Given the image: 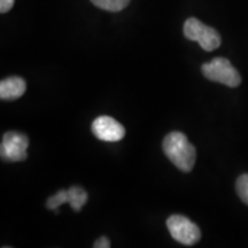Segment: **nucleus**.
I'll use <instances>...</instances> for the list:
<instances>
[{
	"label": "nucleus",
	"instance_id": "2",
	"mask_svg": "<svg viewBox=\"0 0 248 248\" xmlns=\"http://www.w3.org/2000/svg\"><path fill=\"white\" fill-rule=\"evenodd\" d=\"M203 76L213 82L221 83L229 88H237L241 83V76L231 62L225 58H215L201 67Z\"/></svg>",
	"mask_w": 248,
	"mask_h": 248
},
{
	"label": "nucleus",
	"instance_id": "4",
	"mask_svg": "<svg viewBox=\"0 0 248 248\" xmlns=\"http://www.w3.org/2000/svg\"><path fill=\"white\" fill-rule=\"evenodd\" d=\"M167 228L173 239L185 246H192L197 244L201 238L200 229L186 216H170L167 219Z\"/></svg>",
	"mask_w": 248,
	"mask_h": 248
},
{
	"label": "nucleus",
	"instance_id": "9",
	"mask_svg": "<svg viewBox=\"0 0 248 248\" xmlns=\"http://www.w3.org/2000/svg\"><path fill=\"white\" fill-rule=\"evenodd\" d=\"M97 7L108 12H120L129 5L130 0H91Z\"/></svg>",
	"mask_w": 248,
	"mask_h": 248
},
{
	"label": "nucleus",
	"instance_id": "3",
	"mask_svg": "<svg viewBox=\"0 0 248 248\" xmlns=\"http://www.w3.org/2000/svg\"><path fill=\"white\" fill-rule=\"evenodd\" d=\"M184 35L192 42H198L204 51L212 52L221 45V36L212 27L206 26L195 17H190L184 23Z\"/></svg>",
	"mask_w": 248,
	"mask_h": 248
},
{
	"label": "nucleus",
	"instance_id": "12",
	"mask_svg": "<svg viewBox=\"0 0 248 248\" xmlns=\"http://www.w3.org/2000/svg\"><path fill=\"white\" fill-rule=\"evenodd\" d=\"M15 0H0V13L5 14L8 11H11L14 6Z\"/></svg>",
	"mask_w": 248,
	"mask_h": 248
},
{
	"label": "nucleus",
	"instance_id": "13",
	"mask_svg": "<svg viewBox=\"0 0 248 248\" xmlns=\"http://www.w3.org/2000/svg\"><path fill=\"white\" fill-rule=\"evenodd\" d=\"M94 248H109L110 247V241L107 237H100L98 240H95L94 245H93Z\"/></svg>",
	"mask_w": 248,
	"mask_h": 248
},
{
	"label": "nucleus",
	"instance_id": "6",
	"mask_svg": "<svg viewBox=\"0 0 248 248\" xmlns=\"http://www.w3.org/2000/svg\"><path fill=\"white\" fill-rule=\"evenodd\" d=\"M92 133L99 140L106 142H116L125 136V129L120 122L110 116H99L93 121Z\"/></svg>",
	"mask_w": 248,
	"mask_h": 248
},
{
	"label": "nucleus",
	"instance_id": "1",
	"mask_svg": "<svg viewBox=\"0 0 248 248\" xmlns=\"http://www.w3.org/2000/svg\"><path fill=\"white\" fill-rule=\"evenodd\" d=\"M163 152L179 170L190 172L197 160V151L183 132L173 131L163 140Z\"/></svg>",
	"mask_w": 248,
	"mask_h": 248
},
{
	"label": "nucleus",
	"instance_id": "5",
	"mask_svg": "<svg viewBox=\"0 0 248 248\" xmlns=\"http://www.w3.org/2000/svg\"><path fill=\"white\" fill-rule=\"evenodd\" d=\"M29 139L24 133L9 131L5 133L0 145V155L6 162H20L27 159Z\"/></svg>",
	"mask_w": 248,
	"mask_h": 248
},
{
	"label": "nucleus",
	"instance_id": "8",
	"mask_svg": "<svg viewBox=\"0 0 248 248\" xmlns=\"http://www.w3.org/2000/svg\"><path fill=\"white\" fill-rule=\"evenodd\" d=\"M69 193V203L75 212H79L82 209V207L84 206L88 201V193L84 188H82L80 186H73L68 190Z\"/></svg>",
	"mask_w": 248,
	"mask_h": 248
},
{
	"label": "nucleus",
	"instance_id": "7",
	"mask_svg": "<svg viewBox=\"0 0 248 248\" xmlns=\"http://www.w3.org/2000/svg\"><path fill=\"white\" fill-rule=\"evenodd\" d=\"M27 84L23 78L17 76L8 77L0 83V98L1 100H14L22 97L26 92Z\"/></svg>",
	"mask_w": 248,
	"mask_h": 248
},
{
	"label": "nucleus",
	"instance_id": "11",
	"mask_svg": "<svg viewBox=\"0 0 248 248\" xmlns=\"http://www.w3.org/2000/svg\"><path fill=\"white\" fill-rule=\"evenodd\" d=\"M235 190L240 200L248 206V173H244L235 183Z\"/></svg>",
	"mask_w": 248,
	"mask_h": 248
},
{
	"label": "nucleus",
	"instance_id": "10",
	"mask_svg": "<svg viewBox=\"0 0 248 248\" xmlns=\"http://www.w3.org/2000/svg\"><path fill=\"white\" fill-rule=\"evenodd\" d=\"M66 202H69V193H68V190H59L54 195L48 198L47 202H46V207L49 210H57L58 213L59 207Z\"/></svg>",
	"mask_w": 248,
	"mask_h": 248
}]
</instances>
